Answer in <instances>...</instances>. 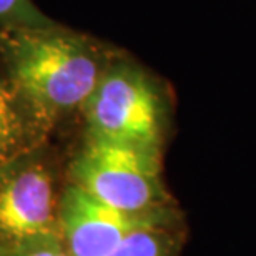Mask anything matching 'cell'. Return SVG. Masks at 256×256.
<instances>
[{
    "label": "cell",
    "instance_id": "277c9868",
    "mask_svg": "<svg viewBox=\"0 0 256 256\" xmlns=\"http://www.w3.org/2000/svg\"><path fill=\"white\" fill-rule=\"evenodd\" d=\"M65 163L54 142L0 165V250L60 236Z\"/></svg>",
    "mask_w": 256,
    "mask_h": 256
},
{
    "label": "cell",
    "instance_id": "3957f363",
    "mask_svg": "<svg viewBox=\"0 0 256 256\" xmlns=\"http://www.w3.org/2000/svg\"><path fill=\"white\" fill-rule=\"evenodd\" d=\"M163 152L84 135L65 162L66 182L122 212H176L162 176Z\"/></svg>",
    "mask_w": 256,
    "mask_h": 256
},
{
    "label": "cell",
    "instance_id": "5b68a950",
    "mask_svg": "<svg viewBox=\"0 0 256 256\" xmlns=\"http://www.w3.org/2000/svg\"><path fill=\"white\" fill-rule=\"evenodd\" d=\"M176 212H122L70 182H65L58 204L60 238L72 256H108L130 233L150 224L176 222Z\"/></svg>",
    "mask_w": 256,
    "mask_h": 256
},
{
    "label": "cell",
    "instance_id": "6da1fadb",
    "mask_svg": "<svg viewBox=\"0 0 256 256\" xmlns=\"http://www.w3.org/2000/svg\"><path fill=\"white\" fill-rule=\"evenodd\" d=\"M118 52L115 45L58 22L0 27V65L54 135L80 120Z\"/></svg>",
    "mask_w": 256,
    "mask_h": 256
},
{
    "label": "cell",
    "instance_id": "7a4b0ae2",
    "mask_svg": "<svg viewBox=\"0 0 256 256\" xmlns=\"http://www.w3.org/2000/svg\"><path fill=\"white\" fill-rule=\"evenodd\" d=\"M170 115L162 78L120 48L82 110V133L163 152Z\"/></svg>",
    "mask_w": 256,
    "mask_h": 256
},
{
    "label": "cell",
    "instance_id": "52a82bcc",
    "mask_svg": "<svg viewBox=\"0 0 256 256\" xmlns=\"http://www.w3.org/2000/svg\"><path fill=\"white\" fill-rule=\"evenodd\" d=\"M180 234L176 222L150 224L130 233L108 256H176Z\"/></svg>",
    "mask_w": 256,
    "mask_h": 256
},
{
    "label": "cell",
    "instance_id": "ba28073f",
    "mask_svg": "<svg viewBox=\"0 0 256 256\" xmlns=\"http://www.w3.org/2000/svg\"><path fill=\"white\" fill-rule=\"evenodd\" d=\"M54 22L34 0H0V27H32Z\"/></svg>",
    "mask_w": 256,
    "mask_h": 256
},
{
    "label": "cell",
    "instance_id": "9c48e42d",
    "mask_svg": "<svg viewBox=\"0 0 256 256\" xmlns=\"http://www.w3.org/2000/svg\"><path fill=\"white\" fill-rule=\"evenodd\" d=\"M0 256H72L60 236H47L12 250H0Z\"/></svg>",
    "mask_w": 256,
    "mask_h": 256
},
{
    "label": "cell",
    "instance_id": "8992f818",
    "mask_svg": "<svg viewBox=\"0 0 256 256\" xmlns=\"http://www.w3.org/2000/svg\"><path fill=\"white\" fill-rule=\"evenodd\" d=\"M48 142L52 130L0 65V165Z\"/></svg>",
    "mask_w": 256,
    "mask_h": 256
}]
</instances>
